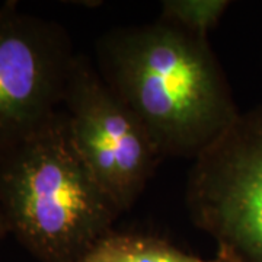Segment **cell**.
I'll use <instances>...</instances> for the list:
<instances>
[{
  "label": "cell",
  "mask_w": 262,
  "mask_h": 262,
  "mask_svg": "<svg viewBox=\"0 0 262 262\" xmlns=\"http://www.w3.org/2000/svg\"><path fill=\"white\" fill-rule=\"evenodd\" d=\"M94 51L103 82L137 115L162 159H196L241 114L208 38L156 19L106 29Z\"/></svg>",
  "instance_id": "6da1fadb"
},
{
  "label": "cell",
  "mask_w": 262,
  "mask_h": 262,
  "mask_svg": "<svg viewBox=\"0 0 262 262\" xmlns=\"http://www.w3.org/2000/svg\"><path fill=\"white\" fill-rule=\"evenodd\" d=\"M0 210L39 262H79L122 214L77 153L63 110L0 160Z\"/></svg>",
  "instance_id": "7a4b0ae2"
},
{
  "label": "cell",
  "mask_w": 262,
  "mask_h": 262,
  "mask_svg": "<svg viewBox=\"0 0 262 262\" xmlns=\"http://www.w3.org/2000/svg\"><path fill=\"white\" fill-rule=\"evenodd\" d=\"M188 215L214 241L223 262H262V105L236 121L192 160Z\"/></svg>",
  "instance_id": "3957f363"
},
{
  "label": "cell",
  "mask_w": 262,
  "mask_h": 262,
  "mask_svg": "<svg viewBox=\"0 0 262 262\" xmlns=\"http://www.w3.org/2000/svg\"><path fill=\"white\" fill-rule=\"evenodd\" d=\"M63 111L77 153L117 208L128 211L163 159L137 115L86 54L76 57Z\"/></svg>",
  "instance_id": "277c9868"
},
{
  "label": "cell",
  "mask_w": 262,
  "mask_h": 262,
  "mask_svg": "<svg viewBox=\"0 0 262 262\" xmlns=\"http://www.w3.org/2000/svg\"><path fill=\"white\" fill-rule=\"evenodd\" d=\"M77 54L60 24L0 6V160L63 110Z\"/></svg>",
  "instance_id": "5b68a950"
},
{
  "label": "cell",
  "mask_w": 262,
  "mask_h": 262,
  "mask_svg": "<svg viewBox=\"0 0 262 262\" xmlns=\"http://www.w3.org/2000/svg\"><path fill=\"white\" fill-rule=\"evenodd\" d=\"M79 262H223L188 253L158 236L115 232L103 237Z\"/></svg>",
  "instance_id": "8992f818"
},
{
  "label": "cell",
  "mask_w": 262,
  "mask_h": 262,
  "mask_svg": "<svg viewBox=\"0 0 262 262\" xmlns=\"http://www.w3.org/2000/svg\"><path fill=\"white\" fill-rule=\"evenodd\" d=\"M230 6L229 0H163L158 19L210 39V32L217 28Z\"/></svg>",
  "instance_id": "52a82bcc"
},
{
  "label": "cell",
  "mask_w": 262,
  "mask_h": 262,
  "mask_svg": "<svg viewBox=\"0 0 262 262\" xmlns=\"http://www.w3.org/2000/svg\"><path fill=\"white\" fill-rule=\"evenodd\" d=\"M6 234H8V226H6V222H5L3 213H2V210H0V244H2V241L5 239Z\"/></svg>",
  "instance_id": "ba28073f"
}]
</instances>
